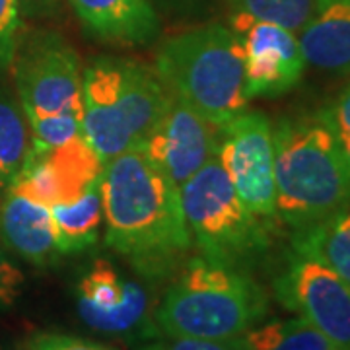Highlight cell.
<instances>
[{
  "label": "cell",
  "mask_w": 350,
  "mask_h": 350,
  "mask_svg": "<svg viewBox=\"0 0 350 350\" xmlns=\"http://www.w3.org/2000/svg\"><path fill=\"white\" fill-rule=\"evenodd\" d=\"M100 185L107 245L150 280L177 275L195 243L167 175L137 148L103 163Z\"/></svg>",
  "instance_id": "1"
},
{
  "label": "cell",
  "mask_w": 350,
  "mask_h": 350,
  "mask_svg": "<svg viewBox=\"0 0 350 350\" xmlns=\"http://www.w3.org/2000/svg\"><path fill=\"white\" fill-rule=\"evenodd\" d=\"M276 218L290 232L323 222L350 199V174L327 107L273 125Z\"/></svg>",
  "instance_id": "2"
},
{
  "label": "cell",
  "mask_w": 350,
  "mask_h": 350,
  "mask_svg": "<svg viewBox=\"0 0 350 350\" xmlns=\"http://www.w3.org/2000/svg\"><path fill=\"white\" fill-rule=\"evenodd\" d=\"M82 135L103 163L144 144L172 94L140 61L101 55L82 75Z\"/></svg>",
  "instance_id": "3"
},
{
  "label": "cell",
  "mask_w": 350,
  "mask_h": 350,
  "mask_svg": "<svg viewBox=\"0 0 350 350\" xmlns=\"http://www.w3.org/2000/svg\"><path fill=\"white\" fill-rule=\"evenodd\" d=\"M269 294L247 271L191 257L165 290L154 321L163 337H241L262 323Z\"/></svg>",
  "instance_id": "4"
},
{
  "label": "cell",
  "mask_w": 350,
  "mask_h": 350,
  "mask_svg": "<svg viewBox=\"0 0 350 350\" xmlns=\"http://www.w3.org/2000/svg\"><path fill=\"white\" fill-rule=\"evenodd\" d=\"M154 70L172 96L220 131L247 111L243 51L226 25H197L165 39Z\"/></svg>",
  "instance_id": "5"
},
{
  "label": "cell",
  "mask_w": 350,
  "mask_h": 350,
  "mask_svg": "<svg viewBox=\"0 0 350 350\" xmlns=\"http://www.w3.org/2000/svg\"><path fill=\"white\" fill-rule=\"evenodd\" d=\"M31 144L59 146L82 135V61L49 29L22 36L10 66Z\"/></svg>",
  "instance_id": "6"
},
{
  "label": "cell",
  "mask_w": 350,
  "mask_h": 350,
  "mask_svg": "<svg viewBox=\"0 0 350 350\" xmlns=\"http://www.w3.org/2000/svg\"><path fill=\"white\" fill-rule=\"evenodd\" d=\"M179 197L200 257L250 273L269 253L275 228L243 206L218 158L185 181Z\"/></svg>",
  "instance_id": "7"
},
{
  "label": "cell",
  "mask_w": 350,
  "mask_h": 350,
  "mask_svg": "<svg viewBox=\"0 0 350 350\" xmlns=\"http://www.w3.org/2000/svg\"><path fill=\"white\" fill-rule=\"evenodd\" d=\"M275 298L300 315L337 350H350V284L296 234L273 280Z\"/></svg>",
  "instance_id": "8"
},
{
  "label": "cell",
  "mask_w": 350,
  "mask_h": 350,
  "mask_svg": "<svg viewBox=\"0 0 350 350\" xmlns=\"http://www.w3.org/2000/svg\"><path fill=\"white\" fill-rule=\"evenodd\" d=\"M218 160L243 206L278 228L273 123L261 111H243L220 131Z\"/></svg>",
  "instance_id": "9"
},
{
  "label": "cell",
  "mask_w": 350,
  "mask_h": 350,
  "mask_svg": "<svg viewBox=\"0 0 350 350\" xmlns=\"http://www.w3.org/2000/svg\"><path fill=\"white\" fill-rule=\"evenodd\" d=\"M76 310L90 329L113 337H158L148 292L123 278L105 259H96L76 284Z\"/></svg>",
  "instance_id": "10"
},
{
  "label": "cell",
  "mask_w": 350,
  "mask_h": 350,
  "mask_svg": "<svg viewBox=\"0 0 350 350\" xmlns=\"http://www.w3.org/2000/svg\"><path fill=\"white\" fill-rule=\"evenodd\" d=\"M230 29L243 51L245 98L275 100L298 86L306 70L298 36L282 25L230 14Z\"/></svg>",
  "instance_id": "11"
},
{
  "label": "cell",
  "mask_w": 350,
  "mask_h": 350,
  "mask_svg": "<svg viewBox=\"0 0 350 350\" xmlns=\"http://www.w3.org/2000/svg\"><path fill=\"white\" fill-rule=\"evenodd\" d=\"M101 170L103 162L92 150L84 135L59 146L31 144L22 170L6 189L51 208L80 199L100 181Z\"/></svg>",
  "instance_id": "12"
},
{
  "label": "cell",
  "mask_w": 350,
  "mask_h": 350,
  "mask_svg": "<svg viewBox=\"0 0 350 350\" xmlns=\"http://www.w3.org/2000/svg\"><path fill=\"white\" fill-rule=\"evenodd\" d=\"M218 144L220 129L172 96L162 119L140 150L179 189L211 160L218 158Z\"/></svg>",
  "instance_id": "13"
},
{
  "label": "cell",
  "mask_w": 350,
  "mask_h": 350,
  "mask_svg": "<svg viewBox=\"0 0 350 350\" xmlns=\"http://www.w3.org/2000/svg\"><path fill=\"white\" fill-rule=\"evenodd\" d=\"M0 239L6 250L33 267H51L63 257L49 206L10 189L0 200Z\"/></svg>",
  "instance_id": "14"
},
{
  "label": "cell",
  "mask_w": 350,
  "mask_h": 350,
  "mask_svg": "<svg viewBox=\"0 0 350 350\" xmlns=\"http://www.w3.org/2000/svg\"><path fill=\"white\" fill-rule=\"evenodd\" d=\"M88 31L105 43L148 45L160 33V16L150 0H68Z\"/></svg>",
  "instance_id": "15"
},
{
  "label": "cell",
  "mask_w": 350,
  "mask_h": 350,
  "mask_svg": "<svg viewBox=\"0 0 350 350\" xmlns=\"http://www.w3.org/2000/svg\"><path fill=\"white\" fill-rule=\"evenodd\" d=\"M306 64L333 75H350V0H317L298 33Z\"/></svg>",
  "instance_id": "16"
},
{
  "label": "cell",
  "mask_w": 350,
  "mask_h": 350,
  "mask_svg": "<svg viewBox=\"0 0 350 350\" xmlns=\"http://www.w3.org/2000/svg\"><path fill=\"white\" fill-rule=\"evenodd\" d=\"M61 255H75L92 247L103 226V197L100 181L70 204L51 206Z\"/></svg>",
  "instance_id": "17"
},
{
  "label": "cell",
  "mask_w": 350,
  "mask_h": 350,
  "mask_svg": "<svg viewBox=\"0 0 350 350\" xmlns=\"http://www.w3.org/2000/svg\"><path fill=\"white\" fill-rule=\"evenodd\" d=\"M292 234L300 236L347 284H350V199L323 222Z\"/></svg>",
  "instance_id": "18"
},
{
  "label": "cell",
  "mask_w": 350,
  "mask_h": 350,
  "mask_svg": "<svg viewBox=\"0 0 350 350\" xmlns=\"http://www.w3.org/2000/svg\"><path fill=\"white\" fill-rule=\"evenodd\" d=\"M31 150V133L20 103L0 90V187H8Z\"/></svg>",
  "instance_id": "19"
},
{
  "label": "cell",
  "mask_w": 350,
  "mask_h": 350,
  "mask_svg": "<svg viewBox=\"0 0 350 350\" xmlns=\"http://www.w3.org/2000/svg\"><path fill=\"white\" fill-rule=\"evenodd\" d=\"M243 337L250 350H337L323 333L301 317L259 323Z\"/></svg>",
  "instance_id": "20"
},
{
  "label": "cell",
  "mask_w": 350,
  "mask_h": 350,
  "mask_svg": "<svg viewBox=\"0 0 350 350\" xmlns=\"http://www.w3.org/2000/svg\"><path fill=\"white\" fill-rule=\"evenodd\" d=\"M317 0H230L232 14L282 25L292 33H300L315 12Z\"/></svg>",
  "instance_id": "21"
},
{
  "label": "cell",
  "mask_w": 350,
  "mask_h": 350,
  "mask_svg": "<svg viewBox=\"0 0 350 350\" xmlns=\"http://www.w3.org/2000/svg\"><path fill=\"white\" fill-rule=\"evenodd\" d=\"M22 27L20 0H0V70H10L22 39Z\"/></svg>",
  "instance_id": "22"
},
{
  "label": "cell",
  "mask_w": 350,
  "mask_h": 350,
  "mask_svg": "<svg viewBox=\"0 0 350 350\" xmlns=\"http://www.w3.org/2000/svg\"><path fill=\"white\" fill-rule=\"evenodd\" d=\"M138 350H250V347L243 335L230 338L165 337L144 342Z\"/></svg>",
  "instance_id": "23"
},
{
  "label": "cell",
  "mask_w": 350,
  "mask_h": 350,
  "mask_svg": "<svg viewBox=\"0 0 350 350\" xmlns=\"http://www.w3.org/2000/svg\"><path fill=\"white\" fill-rule=\"evenodd\" d=\"M22 350H115L90 338L63 333H36L22 345Z\"/></svg>",
  "instance_id": "24"
},
{
  "label": "cell",
  "mask_w": 350,
  "mask_h": 350,
  "mask_svg": "<svg viewBox=\"0 0 350 350\" xmlns=\"http://www.w3.org/2000/svg\"><path fill=\"white\" fill-rule=\"evenodd\" d=\"M24 273L10 259L8 250L0 239V312L10 310L24 290Z\"/></svg>",
  "instance_id": "25"
},
{
  "label": "cell",
  "mask_w": 350,
  "mask_h": 350,
  "mask_svg": "<svg viewBox=\"0 0 350 350\" xmlns=\"http://www.w3.org/2000/svg\"><path fill=\"white\" fill-rule=\"evenodd\" d=\"M327 111L331 117V123H333L335 135L338 138V144H340V150H342L350 174V82L338 94L335 103L327 107Z\"/></svg>",
  "instance_id": "26"
},
{
  "label": "cell",
  "mask_w": 350,
  "mask_h": 350,
  "mask_svg": "<svg viewBox=\"0 0 350 350\" xmlns=\"http://www.w3.org/2000/svg\"><path fill=\"white\" fill-rule=\"evenodd\" d=\"M152 6L162 8L165 12L172 14H185L197 10L199 6H202L206 0H150Z\"/></svg>",
  "instance_id": "27"
},
{
  "label": "cell",
  "mask_w": 350,
  "mask_h": 350,
  "mask_svg": "<svg viewBox=\"0 0 350 350\" xmlns=\"http://www.w3.org/2000/svg\"><path fill=\"white\" fill-rule=\"evenodd\" d=\"M22 12L27 16H41V14H51L55 10L57 0H20Z\"/></svg>",
  "instance_id": "28"
}]
</instances>
